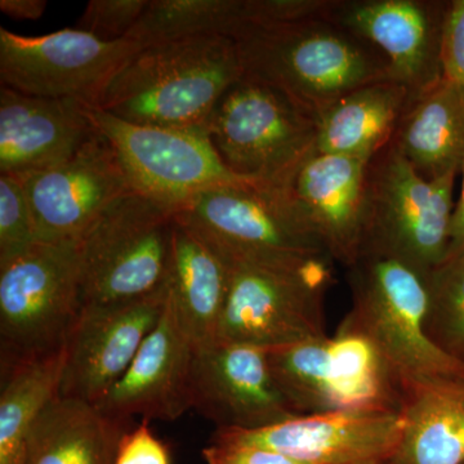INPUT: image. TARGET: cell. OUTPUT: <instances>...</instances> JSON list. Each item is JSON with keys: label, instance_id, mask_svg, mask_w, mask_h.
I'll use <instances>...</instances> for the list:
<instances>
[{"label": "cell", "instance_id": "obj_10", "mask_svg": "<svg viewBox=\"0 0 464 464\" xmlns=\"http://www.w3.org/2000/svg\"><path fill=\"white\" fill-rule=\"evenodd\" d=\"M331 264L285 270L227 262L218 340L270 350L326 337L324 293Z\"/></svg>", "mask_w": 464, "mask_h": 464}, {"label": "cell", "instance_id": "obj_15", "mask_svg": "<svg viewBox=\"0 0 464 464\" xmlns=\"http://www.w3.org/2000/svg\"><path fill=\"white\" fill-rule=\"evenodd\" d=\"M372 160L316 152L288 181L274 188L322 243L329 257L347 268L365 248Z\"/></svg>", "mask_w": 464, "mask_h": 464}, {"label": "cell", "instance_id": "obj_18", "mask_svg": "<svg viewBox=\"0 0 464 464\" xmlns=\"http://www.w3.org/2000/svg\"><path fill=\"white\" fill-rule=\"evenodd\" d=\"M402 426L401 411H326L255 431H219L304 463L350 464L395 456Z\"/></svg>", "mask_w": 464, "mask_h": 464}, {"label": "cell", "instance_id": "obj_36", "mask_svg": "<svg viewBox=\"0 0 464 464\" xmlns=\"http://www.w3.org/2000/svg\"><path fill=\"white\" fill-rule=\"evenodd\" d=\"M350 464H399L395 457L375 458V459L362 460V462Z\"/></svg>", "mask_w": 464, "mask_h": 464}, {"label": "cell", "instance_id": "obj_11", "mask_svg": "<svg viewBox=\"0 0 464 464\" xmlns=\"http://www.w3.org/2000/svg\"><path fill=\"white\" fill-rule=\"evenodd\" d=\"M92 123L121 161L133 191L176 212L208 188L261 183L226 167L206 130H170L128 123L88 108Z\"/></svg>", "mask_w": 464, "mask_h": 464}, {"label": "cell", "instance_id": "obj_31", "mask_svg": "<svg viewBox=\"0 0 464 464\" xmlns=\"http://www.w3.org/2000/svg\"><path fill=\"white\" fill-rule=\"evenodd\" d=\"M201 454L207 464H308L274 449L232 438L219 430Z\"/></svg>", "mask_w": 464, "mask_h": 464}, {"label": "cell", "instance_id": "obj_23", "mask_svg": "<svg viewBox=\"0 0 464 464\" xmlns=\"http://www.w3.org/2000/svg\"><path fill=\"white\" fill-rule=\"evenodd\" d=\"M393 146L422 174L436 179L464 166V96L445 79L414 94L400 119Z\"/></svg>", "mask_w": 464, "mask_h": 464}, {"label": "cell", "instance_id": "obj_4", "mask_svg": "<svg viewBox=\"0 0 464 464\" xmlns=\"http://www.w3.org/2000/svg\"><path fill=\"white\" fill-rule=\"evenodd\" d=\"M348 274L353 307L343 323L373 342L402 380L464 377V360L427 334L430 274L374 250H364Z\"/></svg>", "mask_w": 464, "mask_h": 464}, {"label": "cell", "instance_id": "obj_25", "mask_svg": "<svg viewBox=\"0 0 464 464\" xmlns=\"http://www.w3.org/2000/svg\"><path fill=\"white\" fill-rule=\"evenodd\" d=\"M128 422L57 396L34 426L24 464H114Z\"/></svg>", "mask_w": 464, "mask_h": 464}, {"label": "cell", "instance_id": "obj_24", "mask_svg": "<svg viewBox=\"0 0 464 464\" xmlns=\"http://www.w3.org/2000/svg\"><path fill=\"white\" fill-rule=\"evenodd\" d=\"M411 97L405 85L393 81L351 92L317 119V154L372 160L392 142Z\"/></svg>", "mask_w": 464, "mask_h": 464}, {"label": "cell", "instance_id": "obj_9", "mask_svg": "<svg viewBox=\"0 0 464 464\" xmlns=\"http://www.w3.org/2000/svg\"><path fill=\"white\" fill-rule=\"evenodd\" d=\"M456 177L424 179L392 145L384 149L369 166L364 250L431 273L450 252Z\"/></svg>", "mask_w": 464, "mask_h": 464}, {"label": "cell", "instance_id": "obj_13", "mask_svg": "<svg viewBox=\"0 0 464 464\" xmlns=\"http://www.w3.org/2000/svg\"><path fill=\"white\" fill-rule=\"evenodd\" d=\"M191 400L217 430L255 431L301 415L275 381L267 350L235 342L195 348Z\"/></svg>", "mask_w": 464, "mask_h": 464}, {"label": "cell", "instance_id": "obj_29", "mask_svg": "<svg viewBox=\"0 0 464 464\" xmlns=\"http://www.w3.org/2000/svg\"><path fill=\"white\" fill-rule=\"evenodd\" d=\"M39 243L32 210L20 179L0 176V266Z\"/></svg>", "mask_w": 464, "mask_h": 464}, {"label": "cell", "instance_id": "obj_2", "mask_svg": "<svg viewBox=\"0 0 464 464\" xmlns=\"http://www.w3.org/2000/svg\"><path fill=\"white\" fill-rule=\"evenodd\" d=\"M244 76L237 42L199 36L142 47L93 109L128 123L206 130L219 100Z\"/></svg>", "mask_w": 464, "mask_h": 464}, {"label": "cell", "instance_id": "obj_22", "mask_svg": "<svg viewBox=\"0 0 464 464\" xmlns=\"http://www.w3.org/2000/svg\"><path fill=\"white\" fill-rule=\"evenodd\" d=\"M400 411L399 464H464V377L405 380Z\"/></svg>", "mask_w": 464, "mask_h": 464}, {"label": "cell", "instance_id": "obj_34", "mask_svg": "<svg viewBox=\"0 0 464 464\" xmlns=\"http://www.w3.org/2000/svg\"><path fill=\"white\" fill-rule=\"evenodd\" d=\"M47 9L45 0H2L0 11L18 21L39 20Z\"/></svg>", "mask_w": 464, "mask_h": 464}, {"label": "cell", "instance_id": "obj_32", "mask_svg": "<svg viewBox=\"0 0 464 464\" xmlns=\"http://www.w3.org/2000/svg\"><path fill=\"white\" fill-rule=\"evenodd\" d=\"M440 60L442 76L464 96V0H456L445 11Z\"/></svg>", "mask_w": 464, "mask_h": 464}, {"label": "cell", "instance_id": "obj_12", "mask_svg": "<svg viewBox=\"0 0 464 464\" xmlns=\"http://www.w3.org/2000/svg\"><path fill=\"white\" fill-rule=\"evenodd\" d=\"M141 45L106 42L79 29L24 36L0 27L2 87L94 108L110 81Z\"/></svg>", "mask_w": 464, "mask_h": 464}, {"label": "cell", "instance_id": "obj_35", "mask_svg": "<svg viewBox=\"0 0 464 464\" xmlns=\"http://www.w3.org/2000/svg\"><path fill=\"white\" fill-rule=\"evenodd\" d=\"M460 172L463 173L462 190L454 207L453 218L450 228V253L459 252L464 249V166Z\"/></svg>", "mask_w": 464, "mask_h": 464}, {"label": "cell", "instance_id": "obj_3", "mask_svg": "<svg viewBox=\"0 0 464 464\" xmlns=\"http://www.w3.org/2000/svg\"><path fill=\"white\" fill-rule=\"evenodd\" d=\"M79 239L36 243L0 266V373L66 347L83 310Z\"/></svg>", "mask_w": 464, "mask_h": 464}, {"label": "cell", "instance_id": "obj_6", "mask_svg": "<svg viewBox=\"0 0 464 464\" xmlns=\"http://www.w3.org/2000/svg\"><path fill=\"white\" fill-rule=\"evenodd\" d=\"M267 356L275 381L301 415L401 409L404 380L346 323L332 337L270 348Z\"/></svg>", "mask_w": 464, "mask_h": 464}, {"label": "cell", "instance_id": "obj_26", "mask_svg": "<svg viewBox=\"0 0 464 464\" xmlns=\"http://www.w3.org/2000/svg\"><path fill=\"white\" fill-rule=\"evenodd\" d=\"M66 347L53 355L20 366L2 378L0 390V464H24L34 426L60 396Z\"/></svg>", "mask_w": 464, "mask_h": 464}, {"label": "cell", "instance_id": "obj_14", "mask_svg": "<svg viewBox=\"0 0 464 464\" xmlns=\"http://www.w3.org/2000/svg\"><path fill=\"white\" fill-rule=\"evenodd\" d=\"M41 243L78 240L116 200L134 192L100 132L65 163L20 179Z\"/></svg>", "mask_w": 464, "mask_h": 464}, {"label": "cell", "instance_id": "obj_28", "mask_svg": "<svg viewBox=\"0 0 464 464\" xmlns=\"http://www.w3.org/2000/svg\"><path fill=\"white\" fill-rule=\"evenodd\" d=\"M426 331L436 346L464 360V249L430 273Z\"/></svg>", "mask_w": 464, "mask_h": 464}, {"label": "cell", "instance_id": "obj_8", "mask_svg": "<svg viewBox=\"0 0 464 464\" xmlns=\"http://www.w3.org/2000/svg\"><path fill=\"white\" fill-rule=\"evenodd\" d=\"M228 169L279 188L316 154V124L279 92L243 78L219 100L207 124Z\"/></svg>", "mask_w": 464, "mask_h": 464}, {"label": "cell", "instance_id": "obj_7", "mask_svg": "<svg viewBox=\"0 0 464 464\" xmlns=\"http://www.w3.org/2000/svg\"><path fill=\"white\" fill-rule=\"evenodd\" d=\"M173 230L174 210L141 194L111 204L79 239L84 306L130 304L167 289Z\"/></svg>", "mask_w": 464, "mask_h": 464}, {"label": "cell", "instance_id": "obj_16", "mask_svg": "<svg viewBox=\"0 0 464 464\" xmlns=\"http://www.w3.org/2000/svg\"><path fill=\"white\" fill-rule=\"evenodd\" d=\"M167 299L168 286L130 304L84 306L66 343L60 396L99 404L132 364Z\"/></svg>", "mask_w": 464, "mask_h": 464}, {"label": "cell", "instance_id": "obj_17", "mask_svg": "<svg viewBox=\"0 0 464 464\" xmlns=\"http://www.w3.org/2000/svg\"><path fill=\"white\" fill-rule=\"evenodd\" d=\"M444 14L415 0H368L338 3L333 20L377 48L389 66L391 81L420 93L442 76L441 36Z\"/></svg>", "mask_w": 464, "mask_h": 464}, {"label": "cell", "instance_id": "obj_1", "mask_svg": "<svg viewBox=\"0 0 464 464\" xmlns=\"http://www.w3.org/2000/svg\"><path fill=\"white\" fill-rule=\"evenodd\" d=\"M235 42L244 76L274 88L315 123L351 92L391 81L384 58L333 14L248 27Z\"/></svg>", "mask_w": 464, "mask_h": 464}, {"label": "cell", "instance_id": "obj_19", "mask_svg": "<svg viewBox=\"0 0 464 464\" xmlns=\"http://www.w3.org/2000/svg\"><path fill=\"white\" fill-rule=\"evenodd\" d=\"M195 347L177 322L167 299L163 315L148 335L132 364L97 408L128 422L179 420L192 409Z\"/></svg>", "mask_w": 464, "mask_h": 464}, {"label": "cell", "instance_id": "obj_27", "mask_svg": "<svg viewBox=\"0 0 464 464\" xmlns=\"http://www.w3.org/2000/svg\"><path fill=\"white\" fill-rule=\"evenodd\" d=\"M250 25L249 0H150L125 39L141 47L199 36L235 41Z\"/></svg>", "mask_w": 464, "mask_h": 464}, {"label": "cell", "instance_id": "obj_5", "mask_svg": "<svg viewBox=\"0 0 464 464\" xmlns=\"http://www.w3.org/2000/svg\"><path fill=\"white\" fill-rule=\"evenodd\" d=\"M228 264L301 270L333 262L276 188L256 183L208 188L174 212Z\"/></svg>", "mask_w": 464, "mask_h": 464}, {"label": "cell", "instance_id": "obj_21", "mask_svg": "<svg viewBox=\"0 0 464 464\" xmlns=\"http://www.w3.org/2000/svg\"><path fill=\"white\" fill-rule=\"evenodd\" d=\"M228 284L227 262L198 232L174 217L168 301L195 348L218 340Z\"/></svg>", "mask_w": 464, "mask_h": 464}, {"label": "cell", "instance_id": "obj_30", "mask_svg": "<svg viewBox=\"0 0 464 464\" xmlns=\"http://www.w3.org/2000/svg\"><path fill=\"white\" fill-rule=\"evenodd\" d=\"M150 0H91L76 24L106 42L121 41L139 23Z\"/></svg>", "mask_w": 464, "mask_h": 464}, {"label": "cell", "instance_id": "obj_20", "mask_svg": "<svg viewBox=\"0 0 464 464\" xmlns=\"http://www.w3.org/2000/svg\"><path fill=\"white\" fill-rule=\"evenodd\" d=\"M94 133L83 103L0 90V174L23 179L60 166Z\"/></svg>", "mask_w": 464, "mask_h": 464}, {"label": "cell", "instance_id": "obj_33", "mask_svg": "<svg viewBox=\"0 0 464 464\" xmlns=\"http://www.w3.org/2000/svg\"><path fill=\"white\" fill-rule=\"evenodd\" d=\"M114 464H170L169 450L151 431L149 420H142L125 432Z\"/></svg>", "mask_w": 464, "mask_h": 464}]
</instances>
